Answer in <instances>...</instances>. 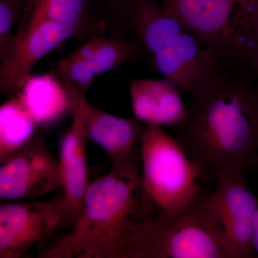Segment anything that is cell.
I'll return each instance as SVG.
<instances>
[{
	"label": "cell",
	"instance_id": "6",
	"mask_svg": "<svg viewBox=\"0 0 258 258\" xmlns=\"http://www.w3.org/2000/svg\"><path fill=\"white\" fill-rule=\"evenodd\" d=\"M140 149L144 186L159 210L187 206L208 193L198 167L162 126L146 125Z\"/></svg>",
	"mask_w": 258,
	"mask_h": 258
},
{
	"label": "cell",
	"instance_id": "20",
	"mask_svg": "<svg viewBox=\"0 0 258 258\" xmlns=\"http://www.w3.org/2000/svg\"><path fill=\"white\" fill-rule=\"evenodd\" d=\"M252 244H253L254 255L255 257L258 258V207L254 218Z\"/></svg>",
	"mask_w": 258,
	"mask_h": 258
},
{
	"label": "cell",
	"instance_id": "17",
	"mask_svg": "<svg viewBox=\"0 0 258 258\" xmlns=\"http://www.w3.org/2000/svg\"><path fill=\"white\" fill-rule=\"evenodd\" d=\"M37 125L18 96L0 108V163L3 164L31 142Z\"/></svg>",
	"mask_w": 258,
	"mask_h": 258
},
{
	"label": "cell",
	"instance_id": "9",
	"mask_svg": "<svg viewBox=\"0 0 258 258\" xmlns=\"http://www.w3.org/2000/svg\"><path fill=\"white\" fill-rule=\"evenodd\" d=\"M60 188L59 161L42 134L0 167L1 200H35Z\"/></svg>",
	"mask_w": 258,
	"mask_h": 258
},
{
	"label": "cell",
	"instance_id": "16",
	"mask_svg": "<svg viewBox=\"0 0 258 258\" xmlns=\"http://www.w3.org/2000/svg\"><path fill=\"white\" fill-rule=\"evenodd\" d=\"M94 0H30L22 21L47 20L70 25L76 30L78 41H87L93 35H104L106 29L100 8Z\"/></svg>",
	"mask_w": 258,
	"mask_h": 258
},
{
	"label": "cell",
	"instance_id": "5",
	"mask_svg": "<svg viewBox=\"0 0 258 258\" xmlns=\"http://www.w3.org/2000/svg\"><path fill=\"white\" fill-rule=\"evenodd\" d=\"M205 46L241 64L258 28V0H159Z\"/></svg>",
	"mask_w": 258,
	"mask_h": 258
},
{
	"label": "cell",
	"instance_id": "14",
	"mask_svg": "<svg viewBox=\"0 0 258 258\" xmlns=\"http://www.w3.org/2000/svg\"><path fill=\"white\" fill-rule=\"evenodd\" d=\"M36 122L45 128L74 114L81 98L70 92L63 81L47 74L30 75L17 95Z\"/></svg>",
	"mask_w": 258,
	"mask_h": 258
},
{
	"label": "cell",
	"instance_id": "18",
	"mask_svg": "<svg viewBox=\"0 0 258 258\" xmlns=\"http://www.w3.org/2000/svg\"><path fill=\"white\" fill-rule=\"evenodd\" d=\"M30 0H0V58L11 45L12 30L17 20L23 15Z\"/></svg>",
	"mask_w": 258,
	"mask_h": 258
},
{
	"label": "cell",
	"instance_id": "21",
	"mask_svg": "<svg viewBox=\"0 0 258 258\" xmlns=\"http://www.w3.org/2000/svg\"><path fill=\"white\" fill-rule=\"evenodd\" d=\"M256 169L258 170V152H257V164H256Z\"/></svg>",
	"mask_w": 258,
	"mask_h": 258
},
{
	"label": "cell",
	"instance_id": "8",
	"mask_svg": "<svg viewBox=\"0 0 258 258\" xmlns=\"http://www.w3.org/2000/svg\"><path fill=\"white\" fill-rule=\"evenodd\" d=\"M246 176L222 174L208 201L221 228L231 258H253L252 231L258 198L246 183Z\"/></svg>",
	"mask_w": 258,
	"mask_h": 258
},
{
	"label": "cell",
	"instance_id": "19",
	"mask_svg": "<svg viewBox=\"0 0 258 258\" xmlns=\"http://www.w3.org/2000/svg\"><path fill=\"white\" fill-rule=\"evenodd\" d=\"M242 66L253 76L258 88V28L249 42Z\"/></svg>",
	"mask_w": 258,
	"mask_h": 258
},
{
	"label": "cell",
	"instance_id": "7",
	"mask_svg": "<svg viewBox=\"0 0 258 258\" xmlns=\"http://www.w3.org/2000/svg\"><path fill=\"white\" fill-rule=\"evenodd\" d=\"M70 38L78 41L77 32L70 25L47 20L22 21L9 48L0 58L2 94L17 96L34 66Z\"/></svg>",
	"mask_w": 258,
	"mask_h": 258
},
{
	"label": "cell",
	"instance_id": "1",
	"mask_svg": "<svg viewBox=\"0 0 258 258\" xmlns=\"http://www.w3.org/2000/svg\"><path fill=\"white\" fill-rule=\"evenodd\" d=\"M198 167L202 181L217 176H246L256 169L258 88L241 64H230L201 94L176 138Z\"/></svg>",
	"mask_w": 258,
	"mask_h": 258
},
{
	"label": "cell",
	"instance_id": "13",
	"mask_svg": "<svg viewBox=\"0 0 258 258\" xmlns=\"http://www.w3.org/2000/svg\"><path fill=\"white\" fill-rule=\"evenodd\" d=\"M130 93L134 116L146 125L178 128L189 115L182 93L166 80H134Z\"/></svg>",
	"mask_w": 258,
	"mask_h": 258
},
{
	"label": "cell",
	"instance_id": "12",
	"mask_svg": "<svg viewBox=\"0 0 258 258\" xmlns=\"http://www.w3.org/2000/svg\"><path fill=\"white\" fill-rule=\"evenodd\" d=\"M74 113L81 118L88 139L104 149L113 166L126 160L140 144L144 127L137 118L106 113L88 103L86 96L81 98Z\"/></svg>",
	"mask_w": 258,
	"mask_h": 258
},
{
	"label": "cell",
	"instance_id": "3",
	"mask_svg": "<svg viewBox=\"0 0 258 258\" xmlns=\"http://www.w3.org/2000/svg\"><path fill=\"white\" fill-rule=\"evenodd\" d=\"M110 35L142 39L151 68L182 93L195 98L230 66L205 46L159 0H103Z\"/></svg>",
	"mask_w": 258,
	"mask_h": 258
},
{
	"label": "cell",
	"instance_id": "11",
	"mask_svg": "<svg viewBox=\"0 0 258 258\" xmlns=\"http://www.w3.org/2000/svg\"><path fill=\"white\" fill-rule=\"evenodd\" d=\"M89 140L82 121L74 113L71 128L60 142V173L64 200L62 222L76 225L82 214L89 186L86 162V144Z\"/></svg>",
	"mask_w": 258,
	"mask_h": 258
},
{
	"label": "cell",
	"instance_id": "15",
	"mask_svg": "<svg viewBox=\"0 0 258 258\" xmlns=\"http://www.w3.org/2000/svg\"><path fill=\"white\" fill-rule=\"evenodd\" d=\"M69 56L93 80L125 62H144L148 58L147 49L136 33L129 38L96 34Z\"/></svg>",
	"mask_w": 258,
	"mask_h": 258
},
{
	"label": "cell",
	"instance_id": "10",
	"mask_svg": "<svg viewBox=\"0 0 258 258\" xmlns=\"http://www.w3.org/2000/svg\"><path fill=\"white\" fill-rule=\"evenodd\" d=\"M63 193L51 200L0 206V258H20L62 222Z\"/></svg>",
	"mask_w": 258,
	"mask_h": 258
},
{
	"label": "cell",
	"instance_id": "4",
	"mask_svg": "<svg viewBox=\"0 0 258 258\" xmlns=\"http://www.w3.org/2000/svg\"><path fill=\"white\" fill-rule=\"evenodd\" d=\"M209 194L183 208L158 210L134 230L125 258H231Z\"/></svg>",
	"mask_w": 258,
	"mask_h": 258
},
{
	"label": "cell",
	"instance_id": "2",
	"mask_svg": "<svg viewBox=\"0 0 258 258\" xmlns=\"http://www.w3.org/2000/svg\"><path fill=\"white\" fill-rule=\"evenodd\" d=\"M140 144L130 157L89 184L74 230L40 258H125L134 230L159 210L144 186Z\"/></svg>",
	"mask_w": 258,
	"mask_h": 258
}]
</instances>
